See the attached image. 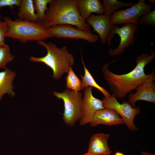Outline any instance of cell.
<instances>
[{"instance_id": "28", "label": "cell", "mask_w": 155, "mask_h": 155, "mask_svg": "<svg viewBox=\"0 0 155 155\" xmlns=\"http://www.w3.org/2000/svg\"><path fill=\"white\" fill-rule=\"evenodd\" d=\"M82 155H100L93 154H91V153H89L87 152L86 153ZM110 155V154H107V155Z\"/></svg>"}, {"instance_id": "13", "label": "cell", "mask_w": 155, "mask_h": 155, "mask_svg": "<svg viewBox=\"0 0 155 155\" xmlns=\"http://www.w3.org/2000/svg\"><path fill=\"white\" fill-rule=\"evenodd\" d=\"M91 127L103 124L109 126L125 124L119 115L114 110L104 108L97 111L89 123Z\"/></svg>"}, {"instance_id": "12", "label": "cell", "mask_w": 155, "mask_h": 155, "mask_svg": "<svg viewBox=\"0 0 155 155\" xmlns=\"http://www.w3.org/2000/svg\"><path fill=\"white\" fill-rule=\"evenodd\" d=\"M154 81L150 80L146 82L136 88L135 92L129 94L128 101L132 107H136L135 103L139 100L155 103Z\"/></svg>"}, {"instance_id": "3", "label": "cell", "mask_w": 155, "mask_h": 155, "mask_svg": "<svg viewBox=\"0 0 155 155\" xmlns=\"http://www.w3.org/2000/svg\"><path fill=\"white\" fill-rule=\"evenodd\" d=\"M47 51L46 55L41 57L31 56L30 61L32 62L42 63L50 67L53 72V77L55 80L60 79L63 75L67 73L73 65L74 57L70 53L66 46L57 47L53 42L46 43L44 41L37 42Z\"/></svg>"}, {"instance_id": "29", "label": "cell", "mask_w": 155, "mask_h": 155, "mask_svg": "<svg viewBox=\"0 0 155 155\" xmlns=\"http://www.w3.org/2000/svg\"><path fill=\"white\" fill-rule=\"evenodd\" d=\"M149 1L152 4H154L155 3V1L154 0H149Z\"/></svg>"}, {"instance_id": "10", "label": "cell", "mask_w": 155, "mask_h": 155, "mask_svg": "<svg viewBox=\"0 0 155 155\" xmlns=\"http://www.w3.org/2000/svg\"><path fill=\"white\" fill-rule=\"evenodd\" d=\"M92 88V87H87L84 89L82 115L79 121L80 125L90 123L96 113L104 108L103 106L102 100L93 96Z\"/></svg>"}, {"instance_id": "22", "label": "cell", "mask_w": 155, "mask_h": 155, "mask_svg": "<svg viewBox=\"0 0 155 155\" xmlns=\"http://www.w3.org/2000/svg\"><path fill=\"white\" fill-rule=\"evenodd\" d=\"M15 56L11 53L9 45L6 44L0 46V69H5L6 65L11 61Z\"/></svg>"}, {"instance_id": "1", "label": "cell", "mask_w": 155, "mask_h": 155, "mask_svg": "<svg viewBox=\"0 0 155 155\" xmlns=\"http://www.w3.org/2000/svg\"><path fill=\"white\" fill-rule=\"evenodd\" d=\"M117 59L118 57L112 62L104 65L102 68L104 78L116 98H124L128 93L145 82L155 81V68L150 74H146L144 71L146 65L155 59V53L152 50L150 54L144 53L137 56L135 61V67L125 74H117L108 69V65Z\"/></svg>"}, {"instance_id": "5", "label": "cell", "mask_w": 155, "mask_h": 155, "mask_svg": "<svg viewBox=\"0 0 155 155\" xmlns=\"http://www.w3.org/2000/svg\"><path fill=\"white\" fill-rule=\"evenodd\" d=\"M53 94L63 102L64 110L63 119L64 123L68 127L74 126L81 119L83 98L82 93L80 91L67 88L63 92L54 91Z\"/></svg>"}, {"instance_id": "16", "label": "cell", "mask_w": 155, "mask_h": 155, "mask_svg": "<svg viewBox=\"0 0 155 155\" xmlns=\"http://www.w3.org/2000/svg\"><path fill=\"white\" fill-rule=\"evenodd\" d=\"M16 75L15 72L7 67L0 72V101L5 94L11 97L15 95L13 82Z\"/></svg>"}, {"instance_id": "14", "label": "cell", "mask_w": 155, "mask_h": 155, "mask_svg": "<svg viewBox=\"0 0 155 155\" xmlns=\"http://www.w3.org/2000/svg\"><path fill=\"white\" fill-rule=\"evenodd\" d=\"M110 135L102 133L93 135L89 141L87 152L100 155L110 154L112 152L108 144Z\"/></svg>"}, {"instance_id": "4", "label": "cell", "mask_w": 155, "mask_h": 155, "mask_svg": "<svg viewBox=\"0 0 155 155\" xmlns=\"http://www.w3.org/2000/svg\"><path fill=\"white\" fill-rule=\"evenodd\" d=\"M7 23L8 29L5 38L16 39L22 43L29 41H44L53 38L47 29L39 22H34L9 17H2Z\"/></svg>"}, {"instance_id": "17", "label": "cell", "mask_w": 155, "mask_h": 155, "mask_svg": "<svg viewBox=\"0 0 155 155\" xmlns=\"http://www.w3.org/2000/svg\"><path fill=\"white\" fill-rule=\"evenodd\" d=\"M17 16L18 18L22 20L38 22L33 0H21Z\"/></svg>"}, {"instance_id": "19", "label": "cell", "mask_w": 155, "mask_h": 155, "mask_svg": "<svg viewBox=\"0 0 155 155\" xmlns=\"http://www.w3.org/2000/svg\"><path fill=\"white\" fill-rule=\"evenodd\" d=\"M102 3L104 9V14L111 17L119 9L130 7L134 4L133 2L126 3L117 0H104Z\"/></svg>"}, {"instance_id": "23", "label": "cell", "mask_w": 155, "mask_h": 155, "mask_svg": "<svg viewBox=\"0 0 155 155\" xmlns=\"http://www.w3.org/2000/svg\"><path fill=\"white\" fill-rule=\"evenodd\" d=\"M138 24L141 25L148 24L155 26V10L150 12L142 16L139 19Z\"/></svg>"}, {"instance_id": "7", "label": "cell", "mask_w": 155, "mask_h": 155, "mask_svg": "<svg viewBox=\"0 0 155 155\" xmlns=\"http://www.w3.org/2000/svg\"><path fill=\"white\" fill-rule=\"evenodd\" d=\"M145 0H139L136 4L125 9L118 10L112 14L110 22L115 25L123 24H138L140 18L152 11L150 4Z\"/></svg>"}, {"instance_id": "8", "label": "cell", "mask_w": 155, "mask_h": 155, "mask_svg": "<svg viewBox=\"0 0 155 155\" xmlns=\"http://www.w3.org/2000/svg\"><path fill=\"white\" fill-rule=\"evenodd\" d=\"M111 17L104 14L91 15L86 20V22L93 28L97 33L101 43L107 42L108 46L111 45L112 38L115 34V30L117 26L111 23Z\"/></svg>"}, {"instance_id": "9", "label": "cell", "mask_w": 155, "mask_h": 155, "mask_svg": "<svg viewBox=\"0 0 155 155\" xmlns=\"http://www.w3.org/2000/svg\"><path fill=\"white\" fill-rule=\"evenodd\" d=\"M53 37L59 38L83 39L94 43L99 38L98 36L92 32L84 31L68 24L57 25L47 29Z\"/></svg>"}, {"instance_id": "2", "label": "cell", "mask_w": 155, "mask_h": 155, "mask_svg": "<svg viewBox=\"0 0 155 155\" xmlns=\"http://www.w3.org/2000/svg\"><path fill=\"white\" fill-rule=\"evenodd\" d=\"M77 3V0H52L41 23L43 27L47 29L58 25L68 24L91 32L90 26L80 16Z\"/></svg>"}, {"instance_id": "6", "label": "cell", "mask_w": 155, "mask_h": 155, "mask_svg": "<svg viewBox=\"0 0 155 155\" xmlns=\"http://www.w3.org/2000/svg\"><path fill=\"white\" fill-rule=\"evenodd\" d=\"M102 101L103 107L115 111L130 131H135L138 130L134 124V120L135 116L140 113V108L139 106L133 108L127 101H124L121 104L113 94L108 97H104Z\"/></svg>"}, {"instance_id": "15", "label": "cell", "mask_w": 155, "mask_h": 155, "mask_svg": "<svg viewBox=\"0 0 155 155\" xmlns=\"http://www.w3.org/2000/svg\"><path fill=\"white\" fill-rule=\"evenodd\" d=\"M77 7L82 18L86 21L92 13L103 14L104 9L100 0H77Z\"/></svg>"}, {"instance_id": "26", "label": "cell", "mask_w": 155, "mask_h": 155, "mask_svg": "<svg viewBox=\"0 0 155 155\" xmlns=\"http://www.w3.org/2000/svg\"><path fill=\"white\" fill-rule=\"evenodd\" d=\"M141 153L142 155H155V154L150 153L145 151H142Z\"/></svg>"}, {"instance_id": "11", "label": "cell", "mask_w": 155, "mask_h": 155, "mask_svg": "<svg viewBox=\"0 0 155 155\" xmlns=\"http://www.w3.org/2000/svg\"><path fill=\"white\" fill-rule=\"evenodd\" d=\"M138 24H126L121 27L118 26L115 30V34L120 38L118 46L115 49L113 47L108 51V54L112 56H117L123 53L126 48L129 47L134 44L135 40V33L138 29Z\"/></svg>"}, {"instance_id": "21", "label": "cell", "mask_w": 155, "mask_h": 155, "mask_svg": "<svg viewBox=\"0 0 155 155\" xmlns=\"http://www.w3.org/2000/svg\"><path fill=\"white\" fill-rule=\"evenodd\" d=\"M52 0H33L34 9L38 22L42 23L45 17L46 12L48 9L47 5Z\"/></svg>"}, {"instance_id": "25", "label": "cell", "mask_w": 155, "mask_h": 155, "mask_svg": "<svg viewBox=\"0 0 155 155\" xmlns=\"http://www.w3.org/2000/svg\"><path fill=\"white\" fill-rule=\"evenodd\" d=\"M21 0H0V10L5 7H9L13 9L14 6L19 7Z\"/></svg>"}, {"instance_id": "24", "label": "cell", "mask_w": 155, "mask_h": 155, "mask_svg": "<svg viewBox=\"0 0 155 155\" xmlns=\"http://www.w3.org/2000/svg\"><path fill=\"white\" fill-rule=\"evenodd\" d=\"M2 17L0 15V46L4 45L5 35L8 29V26L4 20H2Z\"/></svg>"}, {"instance_id": "20", "label": "cell", "mask_w": 155, "mask_h": 155, "mask_svg": "<svg viewBox=\"0 0 155 155\" xmlns=\"http://www.w3.org/2000/svg\"><path fill=\"white\" fill-rule=\"evenodd\" d=\"M66 86L72 90L80 91L82 90L81 80L76 75L72 67L70 69L66 78Z\"/></svg>"}, {"instance_id": "27", "label": "cell", "mask_w": 155, "mask_h": 155, "mask_svg": "<svg viewBox=\"0 0 155 155\" xmlns=\"http://www.w3.org/2000/svg\"><path fill=\"white\" fill-rule=\"evenodd\" d=\"M114 155H125L122 153L119 152H115Z\"/></svg>"}, {"instance_id": "18", "label": "cell", "mask_w": 155, "mask_h": 155, "mask_svg": "<svg viewBox=\"0 0 155 155\" xmlns=\"http://www.w3.org/2000/svg\"><path fill=\"white\" fill-rule=\"evenodd\" d=\"M81 58L84 71V76L81 75L82 79V90L87 87H94L100 91L104 95V97H108L110 96L111 94L108 91L103 87L99 86L96 83L93 77L86 68L82 56Z\"/></svg>"}]
</instances>
